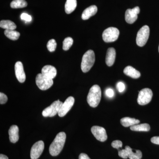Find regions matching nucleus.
Here are the masks:
<instances>
[{
	"instance_id": "c85d7f7f",
	"label": "nucleus",
	"mask_w": 159,
	"mask_h": 159,
	"mask_svg": "<svg viewBox=\"0 0 159 159\" xmlns=\"http://www.w3.org/2000/svg\"><path fill=\"white\" fill-rule=\"evenodd\" d=\"M118 155L119 157L122 158L126 159L128 158V152L126 149H122V150L120 149V150L118 152Z\"/></svg>"
},
{
	"instance_id": "72a5a7b5",
	"label": "nucleus",
	"mask_w": 159,
	"mask_h": 159,
	"mask_svg": "<svg viewBox=\"0 0 159 159\" xmlns=\"http://www.w3.org/2000/svg\"><path fill=\"white\" fill-rule=\"evenodd\" d=\"M151 142L153 144L159 145V136L152 137L151 139Z\"/></svg>"
},
{
	"instance_id": "c9c22d12",
	"label": "nucleus",
	"mask_w": 159,
	"mask_h": 159,
	"mask_svg": "<svg viewBox=\"0 0 159 159\" xmlns=\"http://www.w3.org/2000/svg\"><path fill=\"white\" fill-rule=\"evenodd\" d=\"M0 159H9V158H8V157L5 155L1 154L0 155Z\"/></svg>"
},
{
	"instance_id": "393cba45",
	"label": "nucleus",
	"mask_w": 159,
	"mask_h": 159,
	"mask_svg": "<svg viewBox=\"0 0 159 159\" xmlns=\"http://www.w3.org/2000/svg\"><path fill=\"white\" fill-rule=\"evenodd\" d=\"M28 3L25 0H13L10 4V6L13 9H19L26 7Z\"/></svg>"
},
{
	"instance_id": "473e14b6",
	"label": "nucleus",
	"mask_w": 159,
	"mask_h": 159,
	"mask_svg": "<svg viewBox=\"0 0 159 159\" xmlns=\"http://www.w3.org/2000/svg\"><path fill=\"white\" fill-rule=\"evenodd\" d=\"M105 94L107 97L112 98L114 97V92L113 90L111 89H107L106 90Z\"/></svg>"
},
{
	"instance_id": "2eb2a0df",
	"label": "nucleus",
	"mask_w": 159,
	"mask_h": 159,
	"mask_svg": "<svg viewBox=\"0 0 159 159\" xmlns=\"http://www.w3.org/2000/svg\"><path fill=\"white\" fill-rule=\"evenodd\" d=\"M116 57V51L113 48H109L107 52L106 63L108 66H111L115 62Z\"/></svg>"
},
{
	"instance_id": "2f4dec72",
	"label": "nucleus",
	"mask_w": 159,
	"mask_h": 159,
	"mask_svg": "<svg viewBox=\"0 0 159 159\" xmlns=\"http://www.w3.org/2000/svg\"><path fill=\"white\" fill-rule=\"evenodd\" d=\"M21 19L24 20L27 22H30L31 20V16L25 13H23L21 15Z\"/></svg>"
},
{
	"instance_id": "7c9ffc66",
	"label": "nucleus",
	"mask_w": 159,
	"mask_h": 159,
	"mask_svg": "<svg viewBox=\"0 0 159 159\" xmlns=\"http://www.w3.org/2000/svg\"><path fill=\"white\" fill-rule=\"evenodd\" d=\"M116 87L117 89L120 93L123 92L125 89V84L122 82H118L117 83Z\"/></svg>"
},
{
	"instance_id": "cd10ccee",
	"label": "nucleus",
	"mask_w": 159,
	"mask_h": 159,
	"mask_svg": "<svg viewBox=\"0 0 159 159\" xmlns=\"http://www.w3.org/2000/svg\"><path fill=\"white\" fill-rule=\"evenodd\" d=\"M111 146L114 148H116L118 150H120V148L122 146V143L121 141L116 140L112 142Z\"/></svg>"
},
{
	"instance_id": "4468645a",
	"label": "nucleus",
	"mask_w": 159,
	"mask_h": 159,
	"mask_svg": "<svg viewBox=\"0 0 159 159\" xmlns=\"http://www.w3.org/2000/svg\"><path fill=\"white\" fill-rule=\"evenodd\" d=\"M42 74L51 79H54L57 75V70L54 66L50 65L44 66L42 69Z\"/></svg>"
},
{
	"instance_id": "f257e3e1",
	"label": "nucleus",
	"mask_w": 159,
	"mask_h": 159,
	"mask_svg": "<svg viewBox=\"0 0 159 159\" xmlns=\"http://www.w3.org/2000/svg\"><path fill=\"white\" fill-rule=\"evenodd\" d=\"M66 140V134L63 132L57 134L49 147V152L52 156H57L62 151Z\"/></svg>"
},
{
	"instance_id": "9b49d317",
	"label": "nucleus",
	"mask_w": 159,
	"mask_h": 159,
	"mask_svg": "<svg viewBox=\"0 0 159 159\" xmlns=\"http://www.w3.org/2000/svg\"><path fill=\"white\" fill-rule=\"evenodd\" d=\"M140 9L139 6H136L132 9H128L125 12V20L126 22L132 24L138 19V15L140 13Z\"/></svg>"
},
{
	"instance_id": "dca6fc26",
	"label": "nucleus",
	"mask_w": 159,
	"mask_h": 159,
	"mask_svg": "<svg viewBox=\"0 0 159 159\" xmlns=\"http://www.w3.org/2000/svg\"><path fill=\"white\" fill-rule=\"evenodd\" d=\"M97 7L95 5L91 6L86 9L83 12L81 18L82 20H88L92 16H93L97 13Z\"/></svg>"
},
{
	"instance_id": "a211bd4d",
	"label": "nucleus",
	"mask_w": 159,
	"mask_h": 159,
	"mask_svg": "<svg viewBox=\"0 0 159 159\" xmlns=\"http://www.w3.org/2000/svg\"><path fill=\"white\" fill-rule=\"evenodd\" d=\"M123 73L125 75L134 79H137L141 77V73L131 66H127L124 69Z\"/></svg>"
},
{
	"instance_id": "39448f33",
	"label": "nucleus",
	"mask_w": 159,
	"mask_h": 159,
	"mask_svg": "<svg viewBox=\"0 0 159 159\" xmlns=\"http://www.w3.org/2000/svg\"><path fill=\"white\" fill-rule=\"evenodd\" d=\"M119 33V29L117 28L110 27L103 31L102 34V39L105 42H113L118 39Z\"/></svg>"
},
{
	"instance_id": "e433bc0d",
	"label": "nucleus",
	"mask_w": 159,
	"mask_h": 159,
	"mask_svg": "<svg viewBox=\"0 0 159 159\" xmlns=\"http://www.w3.org/2000/svg\"><path fill=\"white\" fill-rule=\"evenodd\" d=\"M158 50H159V46Z\"/></svg>"
},
{
	"instance_id": "bb28decb",
	"label": "nucleus",
	"mask_w": 159,
	"mask_h": 159,
	"mask_svg": "<svg viewBox=\"0 0 159 159\" xmlns=\"http://www.w3.org/2000/svg\"><path fill=\"white\" fill-rule=\"evenodd\" d=\"M57 47V43L54 39L50 40L47 44V48L50 52H52L55 51Z\"/></svg>"
},
{
	"instance_id": "b1692460",
	"label": "nucleus",
	"mask_w": 159,
	"mask_h": 159,
	"mask_svg": "<svg viewBox=\"0 0 159 159\" xmlns=\"http://www.w3.org/2000/svg\"><path fill=\"white\" fill-rule=\"evenodd\" d=\"M4 33L6 37L12 40H17L20 36L19 32L14 30H6Z\"/></svg>"
},
{
	"instance_id": "5701e85b",
	"label": "nucleus",
	"mask_w": 159,
	"mask_h": 159,
	"mask_svg": "<svg viewBox=\"0 0 159 159\" xmlns=\"http://www.w3.org/2000/svg\"><path fill=\"white\" fill-rule=\"evenodd\" d=\"M130 129L134 131L147 132L150 129V126L147 123L141 124H136L131 126Z\"/></svg>"
},
{
	"instance_id": "20e7f679",
	"label": "nucleus",
	"mask_w": 159,
	"mask_h": 159,
	"mask_svg": "<svg viewBox=\"0 0 159 159\" xmlns=\"http://www.w3.org/2000/svg\"><path fill=\"white\" fill-rule=\"evenodd\" d=\"M150 30L148 26H143L138 31L136 37V43L139 47H143L147 43L149 36Z\"/></svg>"
},
{
	"instance_id": "f8f14e48",
	"label": "nucleus",
	"mask_w": 159,
	"mask_h": 159,
	"mask_svg": "<svg viewBox=\"0 0 159 159\" xmlns=\"http://www.w3.org/2000/svg\"><path fill=\"white\" fill-rule=\"evenodd\" d=\"M75 99L73 97H70L67 98L64 102H63L58 115L59 117L64 116L70 111L74 105Z\"/></svg>"
},
{
	"instance_id": "ddd939ff",
	"label": "nucleus",
	"mask_w": 159,
	"mask_h": 159,
	"mask_svg": "<svg viewBox=\"0 0 159 159\" xmlns=\"http://www.w3.org/2000/svg\"><path fill=\"white\" fill-rule=\"evenodd\" d=\"M15 71L18 80L20 83L25 82L26 80V75L24 71L23 64L21 61H17L16 63Z\"/></svg>"
},
{
	"instance_id": "0eeeda50",
	"label": "nucleus",
	"mask_w": 159,
	"mask_h": 159,
	"mask_svg": "<svg viewBox=\"0 0 159 159\" xmlns=\"http://www.w3.org/2000/svg\"><path fill=\"white\" fill-rule=\"evenodd\" d=\"M62 104L63 102H61L59 100L54 101L50 106L48 107L43 111V116L54 117L56 114L58 113Z\"/></svg>"
},
{
	"instance_id": "6ab92c4d",
	"label": "nucleus",
	"mask_w": 159,
	"mask_h": 159,
	"mask_svg": "<svg viewBox=\"0 0 159 159\" xmlns=\"http://www.w3.org/2000/svg\"><path fill=\"white\" fill-rule=\"evenodd\" d=\"M120 122L123 126L127 127L139 124L140 121L138 119H134V118L124 117L121 119Z\"/></svg>"
},
{
	"instance_id": "aec40b11",
	"label": "nucleus",
	"mask_w": 159,
	"mask_h": 159,
	"mask_svg": "<svg viewBox=\"0 0 159 159\" xmlns=\"http://www.w3.org/2000/svg\"><path fill=\"white\" fill-rule=\"evenodd\" d=\"M77 6V0H66L65 6L66 13L70 14L75 10Z\"/></svg>"
},
{
	"instance_id": "7ed1b4c3",
	"label": "nucleus",
	"mask_w": 159,
	"mask_h": 159,
	"mask_svg": "<svg viewBox=\"0 0 159 159\" xmlns=\"http://www.w3.org/2000/svg\"><path fill=\"white\" fill-rule=\"evenodd\" d=\"M95 61V55L93 50H89L83 56L81 69L84 73L89 72L94 65Z\"/></svg>"
},
{
	"instance_id": "9d476101",
	"label": "nucleus",
	"mask_w": 159,
	"mask_h": 159,
	"mask_svg": "<svg viewBox=\"0 0 159 159\" xmlns=\"http://www.w3.org/2000/svg\"><path fill=\"white\" fill-rule=\"evenodd\" d=\"M44 148V143L42 141H39L34 143L31 150V159H37L42 153Z\"/></svg>"
},
{
	"instance_id": "f3484780",
	"label": "nucleus",
	"mask_w": 159,
	"mask_h": 159,
	"mask_svg": "<svg viewBox=\"0 0 159 159\" xmlns=\"http://www.w3.org/2000/svg\"><path fill=\"white\" fill-rule=\"evenodd\" d=\"M9 139L13 143H16L19 139V128L16 125H11L9 130Z\"/></svg>"
},
{
	"instance_id": "423d86ee",
	"label": "nucleus",
	"mask_w": 159,
	"mask_h": 159,
	"mask_svg": "<svg viewBox=\"0 0 159 159\" xmlns=\"http://www.w3.org/2000/svg\"><path fill=\"white\" fill-rule=\"evenodd\" d=\"M35 80L36 85L42 90L48 89L53 84V79L46 77L42 74H37Z\"/></svg>"
},
{
	"instance_id": "4be33fe9",
	"label": "nucleus",
	"mask_w": 159,
	"mask_h": 159,
	"mask_svg": "<svg viewBox=\"0 0 159 159\" xmlns=\"http://www.w3.org/2000/svg\"><path fill=\"white\" fill-rule=\"evenodd\" d=\"M0 27L6 30H15L16 28V25L11 20H2L0 22Z\"/></svg>"
},
{
	"instance_id": "a878e982",
	"label": "nucleus",
	"mask_w": 159,
	"mask_h": 159,
	"mask_svg": "<svg viewBox=\"0 0 159 159\" xmlns=\"http://www.w3.org/2000/svg\"><path fill=\"white\" fill-rule=\"evenodd\" d=\"M74 40L71 37L66 38L63 42V49L64 51H68L73 45Z\"/></svg>"
},
{
	"instance_id": "f704fd0d",
	"label": "nucleus",
	"mask_w": 159,
	"mask_h": 159,
	"mask_svg": "<svg viewBox=\"0 0 159 159\" xmlns=\"http://www.w3.org/2000/svg\"><path fill=\"white\" fill-rule=\"evenodd\" d=\"M79 159H91L86 154L82 153L79 155Z\"/></svg>"
},
{
	"instance_id": "1a4fd4ad",
	"label": "nucleus",
	"mask_w": 159,
	"mask_h": 159,
	"mask_svg": "<svg viewBox=\"0 0 159 159\" xmlns=\"http://www.w3.org/2000/svg\"><path fill=\"white\" fill-rule=\"evenodd\" d=\"M92 134L97 140L104 142L107 140V136L105 129L99 126H93L91 128Z\"/></svg>"
},
{
	"instance_id": "412c9836",
	"label": "nucleus",
	"mask_w": 159,
	"mask_h": 159,
	"mask_svg": "<svg viewBox=\"0 0 159 159\" xmlns=\"http://www.w3.org/2000/svg\"><path fill=\"white\" fill-rule=\"evenodd\" d=\"M125 149H126L128 152V157L129 159H141L142 157V152L139 150L135 151L134 152L132 149L129 146H126Z\"/></svg>"
},
{
	"instance_id": "6e6552de",
	"label": "nucleus",
	"mask_w": 159,
	"mask_h": 159,
	"mask_svg": "<svg viewBox=\"0 0 159 159\" xmlns=\"http://www.w3.org/2000/svg\"><path fill=\"white\" fill-rule=\"evenodd\" d=\"M152 91L150 89L145 88L142 89L139 92L138 96V103L140 105H145L150 102L152 99Z\"/></svg>"
},
{
	"instance_id": "c756f323",
	"label": "nucleus",
	"mask_w": 159,
	"mask_h": 159,
	"mask_svg": "<svg viewBox=\"0 0 159 159\" xmlns=\"http://www.w3.org/2000/svg\"><path fill=\"white\" fill-rule=\"evenodd\" d=\"M8 100L7 96L3 93H0V103L1 104H5Z\"/></svg>"
},
{
	"instance_id": "f03ea898",
	"label": "nucleus",
	"mask_w": 159,
	"mask_h": 159,
	"mask_svg": "<svg viewBox=\"0 0 159 159\" xmlns=\"http://www.w3.org/2000/svg\"><path fill=\"white\" fill-rule=\"evenodd\" d=\"M101 98L100 87L95 84L91 87L87 96V102L91 107H96L99 105Z\"/></svg>"
}]
</instances>
